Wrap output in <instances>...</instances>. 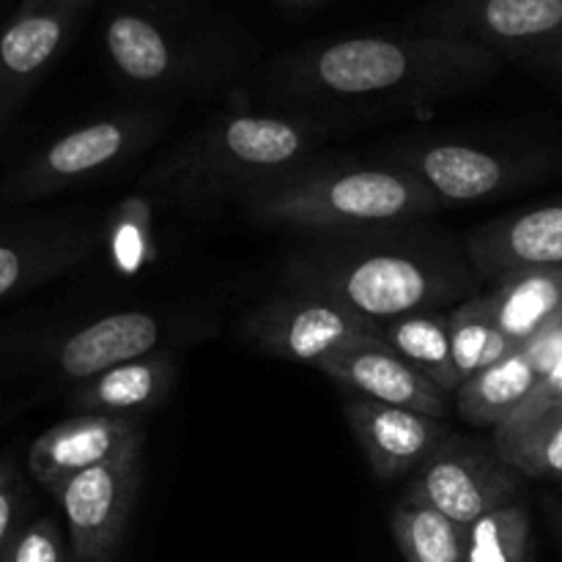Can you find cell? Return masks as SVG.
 Segmentation results:
<instances>
[{
    "label": "cell",
    "instance_id": "obj_2",
    "mask_svg": "<svg viewBox=\"0 0 562 562\" xmlns=\"http://www.w3.org/2000/svg\"><path fill=\"white\" fill-rule=\"evenodd\" d=\"M327 126L300 113L225 110L154 162L140 187L168 206L206 212L285 179L316 159Z\"/></svg>",
    "mask_w": 562,
    "mask_h": 562
},
{
    "label": "cell",
    "instance_id": "obj_19",
    "mask_svg": "<svg viewBox=\"0 0 562 562\" xmlns=\"http://www.w3.org/2000/svg\"><path fill=\"white\" fill-rule=\"evenodd\" d=\"M176 382V362L168 351H154L140 360L124 362L110 371L77 382L69 406L77 415L140 417L157 409Z\"/></svg>",
    "mask_w": 562,
    "mask_h": 562
},
{
    "label": "cell",
    "instance_id": "obj_25",
    "mask_svg": "<svg viewBox=\"0 0 562 562\" xmlns=\"http://www.w3.org/2000/svg\"><path fill=\"white\" fill-rule=\"evenodd\" d=\"M492 445L530 481H562V406L514 428H494Z\"/></svg>",
    "mask_w": 562,
    "mask_h": 562
},
{
    "label": "cell",
    "instance_id": "obj_21",
    "mask_svg": "<svg viewBox=\"0 0 562 562\" xmlns=\"http://www.w3.org/2000/svg\"><path fill=\"white\" fill-rule=\"evenodd\" d=\"M376 335L395 355L404 357L423 376L431 379L439 390L448 395L459 393L461 379L456 373L453 351H450L448 311H423L379 322Z\"/></svg>",
    "mask_w": 562,
    "mask_h": 562
},
{
    "label": "cell",
    "instance_id": "obj_32",
    "mask_svg": "<svg viewBox=\"0 0 562 562\" xmlns=\"http://www.w3.org/2000/svg\"><path fill=\"white\" fill-rule=\"evenodd\" d=\"M20 108H22V104H16V102H5V99H0V137H3V132L9 130L11 119H14L16 110H20Z\"/></svg>",
    "mask_w": 562,
    "mask_h": 562
},
{
    "label": "cell",
    "instance_id": "obj_3",
    "mask_svg": "<svg viewBox=\"0 0 562 562\" xmlns=\"http://www.w3.org/2000/svg\"><path fill=\"white\" fill-rule=\"evenodd\" d=\"M398 231L357 234L291 258L289 289L329 296L376 324L464 302L477 278L470 261L437 241L401 239Z\"/></svg>",
    "mask_w": 562,
    "mask_h": 562
},
{
    "label": "cell",
    "instance_id": "obj_5",
    "mask_svg": "<svg viewBox=\"0 0 562 562\" xmlns=\"http://www.w3.org/2000/svg\"><path fill=\"white\" fill-rule=\"evenodd\" d=\"M102 49L126 88L146 93L198 91L239 60V42L190 0H132L104 20Z\"/></svg>",
    "mask_w": 562,
    "mask_h": 562
},
{
    "label": "cell",
    "instance_id": "obj_28",
    "mask_svg": "<svg viewBox=\"0 0 562 562\" xmlns=\"http://www.w3.org/2000/svg\"><path fill=\"white\" fill-rule=\"evenodd\" d=\"M25 481L14 461L0 459V552L20 527V516L25 510Z\"/></svg>",
    "mask_w": 562,
    "mask_h": 562
},
{
    "label": "cell",
    "instance_id": "obj_9",
    "mask_svg": "<svg viewBox=\"0 0 562 562\" xmlns=\"http://www.w3.org/2000/svg\"><path fill=\"white\" fill-rule=\"evenodd\" d=\"M525 477L499 459L494 445L450 434L448 442L409 475L406 499L439 510L456 525L472 527L492 510L519 503Z\"/></svg>",
    "mask_w": 562,
    "mask_h": 562
},
{
    "label": "cell",
    "instance_id": "obj_13",
    "mask_svg": "<svg viewBox=\"0 0 562 562\" xmlns=\"http://www.w3.org/2000/svg\"><path fill=\"white\" fill-rule=\"evenodd\" d=\"M344 415L357 448L382 481L412 475L450 439L448 423L346 393Z\"/></svg>",
    "mask_w": 562,
    "mask_h": 562
},
{
    "label": "cell",
    "instance_id": "obj_16",
    "mask_svg": "<svg viewBox=\"0 0 562 562\" xmlns=\"http://www.w3.org/2000/svg\"><path fill=\"white\" fill-rule=\"evenodd\" d=\"M464 252L483 280L516 269L562 267V198L477 225L467 236Z\"/></svg>",
    "mask_w": 562,
    "mask_h": 562
},
{
    "label": "cell",
    "instance_id": "obj_7",
    "mask_svg": "<svg viewBox=\"0 0 562 562\" xmlns=\"http://www.w3.org/2000/svg\"><path fill=\"white\" fill-rule=\"evenodd\" d=\"M382 159L409 170L442 206L492 201L532 184L558 168V157L552 151H499L437 137L406 143Z\"/></svg>",
    "mask_w": 562,
    "mask_h": 562
},
{
    "label": "cell",
    "instance_id": "obj_33",
    "mask_svg": "<svg viewBox=\"0 0 562 562\" xmlns=\"http://www.w3.org/2000/svg\"><path fill=\"white\" fill-rule=\"evenodd\" d=\"M547 514L549 521H552V530L558 532V538L562 541V503H549Z\"/></svg>",
    "mask_w": 562,
    "mask_h": 562
},
{
    "label": "cell",
    "instance_id": "obj_10",
    "mask_svg": "<svg viewBox=\"0 0 562 562\" xmlns=\"http://www.w3.org/2000/svg\"><path fill=\"white\" fill-rule=\"evenodd\" d=\"M415 31L541 64L562 42V0H437L415 16Z\"/></svg>",
    "mask_w": 562,
    "mask_h": 562
},
{
    "label": "cell",
    "instance_id": "obj_6",
    "mask_svg": "<svg viewBox=\"0 0 562 562\" xmlns=\"http://www.w3.org/2000/svg\"><path fill=\"white\" fill-rule=\"evenodd\" d=\"M165 132L157 110H119L86 121L33 151L0 181V201L31 203L115 173Z\"/></svg>",
    "mask_w": 562,
    "mask_h": 562
},
{
    "label": "cell",
    "instance_id": "obj_18",
    "mask_svg": "<svg viewBox=\"0 0 562 562\" xmlns=\"http://www.w3.org/2000/svg\"><path fill=\"white\" fill-rule=\"evenodd\" d=\"M168 327L143 311H121L75 329L49 349L55 371L69 382H86L97 373L154 355Z\"/></svg>",
    "mask_w": 562,
    "mask_h": 562
},
{
    "label": "cell",
    "instance_id": "obj_34",
    "mask_svg": "<svg viewBox=\"0 0 562 562\" xmlns=\"http://www.w3.org/2000/svg\"><path fill=\"white\" fill-rule=\"evenodd\" d=\"M283 5H291V9H311V5L322 3V0H280Z\"/></svg>",
    "mask_w": 562,
    "mask_h": 562
},
{
    "label": "cell",
    "instance_id": "obj_27",
    "mask_svg": "<svg viewBox=\"0 0 562 562\" xmlns=\"http://www.w3.org/2000/svg\"><path fill=\"white\" fill-rule=\"evenodd\" d=\"M0 562H66L60 527L49 516L20 525L0 552Z\"/></svg>",
    "mask_w": 562,
    "mask_h": 562
},
{
    "label": "cell",
    "instance_id": "obj_22",
    "mask_svg": "<svg viewBox=\"0 0 562 562\" xmlns=\"http://www.w3.org/2000/svg\"><path fill=\"white\" fill-rule=\"evenodd\" d=\"M538 371L530 366L525 351H514L497 366L467 379L456 393V409L461 420L477 428H497L525 404L538 384Z\"/></svg>",
    "mask_w": 562,
    "mask_h": 562
},
{
    "label": "cell",
    "instance_id": "obj_15",
    "mask_svg": "<svg viewBox=\"0 0 562 562\" xmlns=\"http://www.w3.org/2000/svg\"><path fill=\"white\" fill-rule=\"evenodd\" d=\"M143 445V426L137 417L75 415L47 428L27 453V470L38 486L58 494L66 483L91 467L119 459Z\"/></svg>",
    "mask_w": 562,
    "mask_h": 562
},
{
    "label": "cell",
    "instance_id": "obj_8",
    "mask_svg": "<svg viewBox=\"0 0 562 562\" xmlns=\"http://www.w3.org/2000/svg\"><path fill=\"white\" fill-rule=\"evenodd\" d=\"M241 338L263 355L322 366L346 346L379 338L376 322L329 296L285 291L252 307L239 324Z\"/></svg>",
    "mask_w": 562,
    "mask_h": 562
},
{
    "label": "cell",
    "instance_id": "obj_1",
    "mask_svg": "<svg viewBox=\"0 0 562 562\" xmlns=\"http://www.w3.org/2000/svg\"><path fill=\"white\" fill-rule=\"evenodd\" d=\"M505 60L439 33L324 38L280 55L267 71L278 97L313 108H423L486 86Z\"/></svg>",
    "mask_w": 562,
    "mask_h": 562
},
{
    "label": "cell",
    "instance_id": "obj_4",
    "mask_svg": "<svg viewBox=\"0 0 562 562\" xmlns=\"http://www.w3.org/2000/svg\"><path fill=\"white\" fill-rule=\"evenodd\" d=\"M256 223L307 234H379L431 217L442 203L390 162H316L252 192L245 201Z\"/></svg>",
    "mask_w": 562,
    "mask_h": 562
},
{
    "label": "cell",
    "instance_id": "obj_31",
    "mask_svg": "<svg viewBox=\"0 0 562 562\" xmlns=\"http://www.w3.org/2000/svg\"><path fill=\"white\" fill-rule=\"evenodd\" d=\"M538 66H543V69H547V71H552V75L562 77V42H560L558 47H554L552 53H549L547 58H543L541 64H538Z\"/></svg>",
    "mask_w": 562,
    "mask_h": 562
},
{
    "label": "cell",
    "instance_id": "obj_30",
    "mask_svg": "<svg viewBox=\"0 0 562 562\" xmlns=\"http://www.w3.org/2000/svg\"><path fill=\"white\" fill-rule=\"evenodd\" d=\"M521 351H525L530 366L538 371V376H547V373L562 360V318L554 327L543 329V333L538 335V338H532L530 344L521 346Z\"/></svg>",
    "mask_w": 562,
    "mask_h": 562
},
{
    "label": "cell",
    "instance_id": "obj_29",
    "mask_svg": "<svg viewBox=\"0 0 562 562\" xmlns=\"http://www.w3.org/2000/svg\"><path fill=\"white\" fill-rule=\"evenodd\" d=\"M558 406H562V360L547 373V376L538 379V384L532 387V393L527 395L525 404H521L519 409H516L514 415H510L508 420L497 428L525 426V423L536 420V417L547 415V412L558 409Z\"/></svg>",
    "mask_w": 562,
    "mask_h": 562
},
{
    "label": "cell",
    "instance_id": "obj_26",
    "mask_svg": "<svg viewBox=\"0 0 562 562\" xmlns=\"http://www.w3.org/2000/svg\"><path fill=\"white\" fill-rule=\"evenodd\" d=\"M532 525L521 503L492 510L470 527L467 562H530Z\"/></svg>",
    "mask_w": 562,
    "mask_h": 562
},
{
    "label": "cell",
    "instance_id": "obj_23",
    "mask_svg": "<svg viewBox=\"0 0 562 562\" xmlns=\"http://www.w3.org/2000/svg\"><path fill=\"white\" fill-rule=\"evenodd\" d=\"M390 530L406 562H467L470 527L456 525L415 499H398L390 514Z\"/></svg>",
    "mask_w": 562,
    "mask_h": 562
},
{
    "label": "cell",
    "instance_id": "obj_35",
    "mask_svg": "<svg viewBox=\"0 0 562 562\" xmlns=\"http://www.w3.org/2000/svg\"><path fill=\"white\" fill-rule=\"evenodd\" d=\"M75 3L86 5V9H88V5H93V3H102V0H75Z\"/></svg>",
    "mask_w": 562,
    "mask_h": 562
},
{
    "label": "cell",
    "instance_id": "obj_24",
    "mask_svg": "<svg viewBox=\"0 0 562 562\" xmlns=\"http://www.w3.org/2000/svg\"><path fill=\"white\" fill-rule=\"evenodd\" d=\"M450 327V351H453V366L461 384L475 373L497 366L516 349L508 338L497 329L492 313H488L483 296H467L464 302L448 311Z\"/></svg>",
    "mask_w": 562,
    "mask_h": 562
},
{
    "label": "cell",
    "instance_id": "obj_11",
    "mask_svg": "<svg viewBox=\"0 0 562 562\" xmlns=\"http://www.w3.org/2000/svg\"><path fill=\"white\" fill-rule=\"evenodd\" d=\"M140 450L80 472L55 494L77 562H110L119 552L140 492Z\"/></svg>",
    "mask_w": 562,
    "mask_h": 562
},
{
    "label": "cell",
    "instance_id": "obj_17",
    "mask_svg": "<svg viewBox=\"0 0 562 562\" xmlns=\"http://www.w3.org/2000/svg\"><path fill=\"white\" fill-rule=\"evenodd\" d=\"M318 371L327 373L346 393L366 395L379 404L401 406L439 420L448 417V393L379 338L346 346L344 351L324 360Z\"/></svg>",
    "mask_w": 562,
    "mask_h": 562
},
{
    "label": "cell",
    "instance_id": "obj_14",
    "mask_svg": "<svg viewBox=\"0 0 562 562\" xmlns=\"http://www.w3.org/2000/svg\"><path fill=\"white\" fill-rule=\"evenodd\" d=\"M91 220H44L0 231V302L60 278L97 252Z\"/></svg>",
    "mask_w": 562,
    "mask_h": 562
},
{
    "label": "cell",
    "instance_id": "obj_20",
    "mask_svg": "<svg viewBox=\"0 0 562 562\" xmlns=\"http://www.w3.org/2000/svg\"><path fill=\"white\" fill-rule=\"evenodd\" d=\"M483 294L499 333L521 349L562 318V267L516 269Z\"/></svg>",
    "mask_w": 562,
    "mask_h": 562
},
{
    "label": "cell",
    "instance_id": "obj_12",
    "mask_svg": "<svg viewBox=\"0 0 562 562\" xmlns=\"http://www.w3.org/2000/svg\"><path fill=\"white\" fill-rule=\"evenodd\" d=\"M86 5L22 0L0 27V99L22 104L75 38Z\"/></svg>",
    "mask_w": 562,
    "mask_h": 562
}]
</instances>
